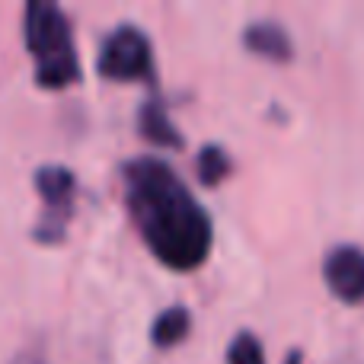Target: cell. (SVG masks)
Returning <instances> with one entry per match:
<instances>
[{"label":"cell","mask_w":364,"mask_h":364,"mask_svg":"<svg viewBox=\"0 0 364 364\" xmlns=\"http://www.w3.org/2000/svg\"><path fill=\"white\" fill-rule=\"evenodd\" d=\"M323 278H326V288L342 304H361L364 301V250H358V246H336V250H329L326 262H323Z\"/></svg>","instance_id":"obj_5"},{"label":"cell","mask_w":364,"mask_h":364,"mask_svg":"<svg viewBox=\"0 0 364 364\" xmlns=\"http://www.w3.org/2000/svg\"><path fill=\"white\" fill-rule=\"evenodd\" d=\"M227 364H265L262 346L252 333H237L227 348Z\"/></svg>","instance_id":"obj_10"},{"label":"cell","mask_w":364,"mask_h":364,"mask_svg":"<svg viewBox=\"0 0 364 364\" xmlns=\"http://www.w3.org/2000/svg\"><path fill=\"white\" fill-rule=\"evenodd\" d=\"M96 68L106 80L128 83V80H154V48L151 38L138 26H119L102 38Z\"/></svg>","instance_id":"obj_3"},{"label":"cell","mask_w":364,"mask_h":364,"mask_svg":"<svg viewBox=\"0 0 364 364\" xmlns=\"http://www.w3.org/2000/svg\"><path fill=\"white\" fill-rule=\"evenodd\" d=\"M122 176L128 214L154 256L166 269H198L211 252L214 227L179 173L160 157H138L128 160Z\"/></svg>","instance_id":"obj_1"},{"label":"cell","mask_w":364,"mask_h":364,"mask_svg":"<svg viewBox=\"0 0 364 364\" xmlns=\"http://www.w3.org/2000/svg\"><path fill=\"white\" fill-rule=\"evenodd\" d=\"M188 329H192V314H188L186 307H170V310H164V314L154 320L151 339H154V346L157 348H173V346H179V342L186 339Z\"/></svg>","instance_id":"obj_8"},{"label":"cell","mask_w":364,"mask_h":364,"mask_svg":"<svg viewBox=\"0 0 364 364\" xmlns=\"http://www.w3.org/2000/svg\"><path fill=\"white\" fill-rule=\"evenodd\" d=\"M284 364H304L301 352H288V358H284Z\"/></svg>","instance_id":"obj_12"},{"label":"cell","mask_w":364,"mask_h":364,"mask_svg":"<svg viewBox=\"0 0 364 364\" xmlns=\"http://www.w3.org/2000/svg\"><path fill=\"white\" fill-rule=\"evenodd\" d=\"M13 364H48V361L38 358V355H19V358L13 361Z\"/></svg>","instance_id":"obj_11"},{"label":"cell","mask_w":364,"mask_h":364,"mask_svg":"<svg viewBox=\"0 0 364 364\" xmlns=\"http://www.w3.org/2000/svg\"><path fill=\"white\" fill-rule=\"evenodd\" d=\"M138 128H141V134H144L151 144H157V147H182V134L176 132L173 119L166 115V106L157 100V96L141 106Z\"/></svg>","instance_id":"obj_7"},{"label":"cell","mask_w":364,"mask_h":364,"mask_svg":"<svg viewBox=\"0 0 364 364\" xmlns=\"http://www.w3.org/2000/svg\"><path fill=\"white\" fill-rule=\"evenodd\" d=\"M243 45L256 58H265V61H275V64H284L294 58L291 36L278 23H252L250 29L243 32Z\"/></svg>","instance_id":"obj_6"},{"label":"cell","mask_w":364,"mask_h":364,"mask_svg":"<svg viewBox=\"0 0 364 364\" xmlns=\"http://www.w3.org/2000/svg\"><path fill=\"white\" fill-rule=\"evenodd\" d=\"M26 45L36 61V80L45 90H64L80 80L74 32L58 4H26Z\"/></svg>","instance_id":"obj_2"},{"label":"cell","mask_w":364,"mask_h":364,"mask_svg":"<svg viewBox=\"0 0 364 364\" xmlns=\"http://www.w3.org/2000/svg\"><path fill=\"white\" fill-rule=\"evenodd\" d=\"M36 188L42 195V218L36 224V240L38 243H61L68 224L74 218V195H77V179L68 166H38L36 170Z\"/></svg>","instance_id":"obj_4"},{"label":"cell","mask_w":364,"mask_h":364,"mask_svg":"<svg viewBox=\"0 0 364 364\" xmlns=\"http://www.w3.org/2000/svg\"><path fill=\"white\" fill-rule=\"evenodd\" d=\"M198 179L205 182V186H218L220 179L230 173V157H227L220 147H214V144H208L205 151L198 154Z\"/></svg>","instance_id":"obj_9"}]
</instances>
